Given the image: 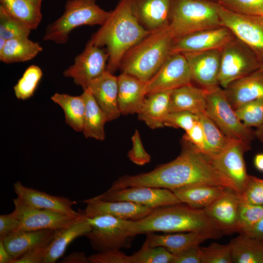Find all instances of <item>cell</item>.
Instances as JSON below:
<instances>
[{
  "label": "cell",
  "mask_w": 263,
  "mask_h": 263,
  "mask_svg": "<svg viewBox=\"0 0 263 263\" xmlns=\"http://www.w3.org/2000/svg\"><path fill=\"white\" fill-rule=\"evenodd\" d=\"M202 263H232L229 244L213 243L207 247H200Z\"/></svg>",
  "instance_id": "obj_42"
},
{
  "label": "cell",
  "mask_w": 263,
  "mask_h": 263,
  "mask_svg": "<svg viewBox=\"0 0 263 263\" xmlns=\"http://www.w3.org/2000/svg\"><path fill=\"white\" fill-rule=\"evenodd\" d=\"M172 91L155 92L146 95L137 113L138 119L151 129L164 127V120L169 113L170 97Z\"/></svg>",
  "instance_id": "obj_29"
},
{
  "label": "cell",
  "mask_w": 263,
  "mask_h": 263,
  "mask_svg": "<svg viewBox=\"0 0 263 263\" xmlns=\"http://www.w3.org/2000/svg\"><path fill=\"white\" fill-rule=\"evenodd\" d=\"M17 197L32 207L54 211L67 215L78 216L81 213L75 211L73 206L76 204L68 198L54 196L46 192L24 186L19 181L13 185Z\"/></svg>",
  "instance_id": "obj_22"
},
{
  "label": "cell",
  "mask_w": 263,
  "mask_h": 263,
  "mask_svg": "<svg viewBox=\"0 0 263 263\" xmlns=\"http://www.w3.org/2000/svg\"><path fill=\"white\" fill-rule=\"evenodd\" d=\"M19 221L13 211L7 214L0 215V240H3L9 234L18 229Z\"/></svg>",
  "instance_id": "obj_49"
},
{
  "label": "cell",
  "mask_w": 263,
  "mask_h": 263,
  "mask_svg": "<svg viewBox=\"0 0 263 263\" xmlns=\"http://www.w3.org/2000/svg\"><path fill=\"white\" fill-rule=\"evenodd\" d=\"M189 64L192 79L200 87L209 89L219 86L218 74L221 49L183 54Z\"/></svg>",
  "instance_id": "obj_19"
},
{
  "label": "cell",
  "mask_w": 263,
  "mask_h": 263,
  "mask_svg": "<svg viewBox=\"0 0 263 263\" xmlns=\"http://www.w3.org/2000/svg\"><path fill=\"white\" fill-rule=\"evenodd\" d=\"M206 91L191 83L172 91L169 112L187 111L197 115L206 113Z\"/></svg>",
  "instance_id": "obj_28"
},
{
  "label": "cell",
  "mask_w": 263,
  "mask_h": 263,
  "mask_svg": "<svg viewBox=\"0 0 263 263\" xmlns=\"http://www.w3.org/2000/svg\"><path fill=\"white\" fill-rule=\"evenodd\" d=\"M42 76V72L40 67L35 65L29 66L14 86L16 97L23 100L32 97Z\"/></svg>",
  "instance_id": "obj_37"
},
{
  "label": "cell",
  "mask_w": 263,
  "mask_h": 263,
  "mask_svg": "<svg viewBox=\"0 0 263 263\" xmlns=\"http://www.w3.org/2000/svg\"><path fill=\"white\" fill-rule=\"evenodd\" d=\"M146 239L150 246H162L174 255L194 246H198L205 241L217 238L225 233L219 229L185 232L165 233L157 234L150 232Z\"/></svg>",
  "instance_id": "obj_17"
},
{
  "label": "cell",
  "mask_w": 263,
  "mask_h": 263,
  "mask_svg": "<svg viewBox=\"0 0 263 263\" xmlns=\"http://www.w3.org/2000/svg\"><path fill=\"white\" fill-rule=\"evenodd\" d=\"M81 215L71 225L55 231L54 236L47 247L43 263L56 262L63 256L71 242L80 236H85L91 231V224Z\"/></svg>",
  "instance_id": "obj_26"
},
{
  "label": "cell",
  "mask_w": 263,
  "mask_h": 263,
  "mask_svg": "<svg viewBox=\"0 0 263 263\" xmlns=\"http://www.w3.org/2000/svg\"><path fill=\"white\" fill-rule=\"evenodd\" d=\"M132 0H120L105 23L94 33L90 43L106 46L109 54L107 70L113 73L131 48L151 32L145 29L134 16Z\"/></svg>",
  "instance_id": "obj_2"
},
{
  "label": "cell",
  "mask_w": 263,
  "mask_h": 263,
  "mask_svg": "<svg viewBox=\"0 0 263 263\" xmlns=\"http://www.w3.org/2000/svg\"><path fill=\"white\" fill-rule=\"evenodd\" d=\"M250 149L249 144L229 140L224 150L208 158L215 169L231 183L239 195L244 191L249 175L246 172L244 155Z\"/></svg>",
  "instance_id": "obj_11"
},
{
  "label": "cell",
  "mask_w": 263,
  "mask_h": 263,
  "mask_svg": "<svg viewBox=\"0 0 263 263\" xmlns=\"http://www.w3.org/2000/svg\"><path fill=\"white\" fill-rule=\"evenodd\" d=\"M96 0H68L63 14L46 27L43 39L64 44L75 28L82 25H103L111 11L101 8Z\"/></svg>",
  "instance_id": "obj_6"
},
{
  "label": "cell",
  "mask_w": 263,
  "mask_h": 263,
  "mask_svg": "<svg viewBox=\"0 0 263 263\" xmlns=\"http://www.w3.org/2000/svg\"><path fill=\"white\" fill-rule=\"evenodd\" d=\"M253 132L254 136L260 142L263 143V123Z\"/></svg>",
  "instance_id": "obj_56"
},
{
  "label": "cell",
  "mask_w": 263,
  "mask_h": 263,
  "mask_svg": "<svg viewBox=\"0 0 263 263\" xmlns=\"http://www.w3.org/2000/svg\"><path fill=\"white\" fill-rule=\"evenodd\" d=\"M88 89L106 116L108 121L117 119L121 113L118 102V78L107 70L92 80Z\"/></svg>",
  "instance_id": "obj_21"
},
{
  "label": "cell",
  "mask_w": 263,
  "mask_h": 263,
  "mask_svg": "<svg viewBox=\"0 0 263 263\" xmlns=\"http://www.w3.org/2000/svg\"><path fill=\"white\" fill-rule=\"evenodd\" d=\"M32 29L9 14L0 5V37L6 40L29 37Z\"/></svg>",
  "instance_id": "obj_39"
},
{
  "label": "cell",
  "mask_w": 263,
  "mask_h": 263,
  "mask_svg": "<svg viewBox=\"0 0 263 263\" xmlns=\"http://www.w3.org/2000/svg\"><path fill=\"white\" fill-rule=\"evenodd\" d=\"M262 63L255 54L234 36L221 49L218 82L223 89L259 70Z\"/></svg>",
  "instance_id": "obj_8"
},
{
  "label": "cell",
  "mask_w": 263,
  "mask_h": 263,
  "mask_svg": "<svg viewBox=\"0 0 263 263\" xmlns=\"http://www.w3.org/2000/svg\"><path fill=\"white\" fill-rule=\"evenodd\" d=\"M233 37L231 31L225 26L197 31L174 38L171 54L221 49Z\"/></svg>",
  "instance_id": "obj_16"
},
{
  "label": "cell",
  "mask_w": 263,
  "mask_h": 263,
  "mask_svg": "<svg viewBox=\"0 0 263 263\" xmlns=\"http://www.w3.org/2000/svg\"><path fill=\"white\" fill-rule=\"evenodd\" d=\"M184 139L197 148L200 152L207 156V145L202 126L199 121L189 130L185 132Z\"/></svg>",
  "instance_id": "obj_48"
},
{
  "label": "cell",
  "mask_w": 263,
  "mask_h": 263,
  "mask_svg": "<svg viewBox=\"0 0 263 263\" xmlns=\"http://www.w3.org/2000/svg\"><path fill=\"white\" fill-rule=\"evenodd\" d=\"M174 255L162 246H150L146 240L141 248L130 256L131 263H172Z\"/></svg>",
  "instance_id": "obj_38"
},
{
  "label": "cell",
  "mask_w": 263,
  "mask_h": 263,
  "mask_svg": "<svg viewBox=\"0 0 263 263\" xmlns=\"http://www.w3.org/2000/svg\"><path fill=\"white\" fill-rule=\"evenodd\" d=\"M204 132L208 158H211L220 153L228 144L229 140L222 132L213 121L207 114L198 115Z\"/></svg>",
  "instance_id": "obj_36"
},
{
  "label": "cell",
  "mask_w": 263,
  "mask_h": 263,
  "mask_svg": "<svg viewBox=\"0 0 263 263\" xmlns=\"http://www.w3.org/2000/svg\"><path fill=\"white\" fill-rule=\"evenodd\" d=\"M192 75L185 56L170 55L157 72L146 83V95L160 91H172L191 83Z\"/></svg>",
  "instance_id": "obj_13"
},
{
  "label": "cell",
  "mask_w": 263,
  "mask_h": 263,
  "mask_svg": "<svg viewBox=\"0 0 263 263\" xmlns=\"http://www.w3.org/2000/svg\"><path fill=\"white\" fill-rule=\"evenodd\" d=\"M228 189L221 186L196 184L182 187L172 191L181 203L194 208L203 209L210 205Z\"/></svg>",
  "instance_id": "obj_30"
},
{
  "label": "cell",
  "mask_w": 263,
  "mask_h": 263,
  "mask_svg": "<svg viewBox=\"0 0 263 263\" xmlns=\"http://www.w3.org/2000/svg\"><path fill=\"white\" fill-rule=\"evenodd\" d=\"M173 0H132L133 14L145 29L153 32L169 27Z\"/></svg>",
  "instance_id": "obj_20"
},
{
  "label": "cell",
  "mask_w": 263,
  "mask_h": 263,
  "mask_svg": "<svg viewBox=\"0 0 263 263\" xmlns=\"http://www.w3.org/2000/svg\"><path fill=\"white\" fill-rule=\"evenodd\" d=\"M255 168L259 171L263 172V153H261L255 155L254 159Z\"/></svg>",
  "instance_id": "obj_55"
},
{
  "label": "cell",
  "mask_w": 263,
  "mask_h": 263,
  "mask_svg": "<svg viewBox=\"0 0 263 263\" xmlns=\"http://www.w3.org/2000/svg\"><path fill=\"white\" fill-rule=\"evenodd\" d=\"M219 3L207 0H173L169 30L174 38L223 26Z\"/></svg>",
  "instance_id": "obj_5"
},
{
  "label": "cell",
  "mask_w": 263,
  "mask_h": 263,
  "mask_svg": "<svg viewBox=\"0 0 263 263\" xmlns=\"http://www.w3.org/2000/svg\"><path fill=\"white\" fill-rule=\"evenodd\" d=\"M239 196L241 201L263 206V179L249 175L246 186Z\"/></svg>",
  "instance_id": "obj_44"
},
{
  "label": "cell",
  "mask_w": 263,
  "mask_h": 263,
  "mask_svg": "<svg viewBox=\"0 0 263 263\" xmlns=\"http://www.w3.org/2000/svg\"><path fill=\"white\" fill-rule=\"evenodd\" d=\"M51 99L63 110L66 123L75 132H82L85 108L82 94L73 96L56 93Z\"/></svg>",
  "instance_id": "obj_34"
},
{
  "label": "cell",
  "mask_w": 263,
  "mask_h": 263,
  "mask_svg": "<svg viewBox=\"0 0 263 263\" xmlns=\"http://www.w3.org/2000/svg\"><path fill=\"white\" fill-rule=\"evenodd\" d=\"M59 263H89L88 257L82 252H74L63 258Z\"/></svg>",
  "instance_id": "obj_52"
},
{
  "label": "cell",
  "mask_w": 263,
  "mask_h": 263,
  "mask_svg": "<svg viewBox=\"0 0 263 263\" xmlns=\"http://www.w3.org/2000/svg\"><path fill=\"white\" fill-rule=\"evenodd\" d=\"M235 111L245 126L257 128L263 123V98L248 102Z\"/></svg>",
  "instance_id": "obj_40"
},
{
  "label": "cell",
  "mask_w": 263,
  "mask_h": 263,
  "mask_svg": "<svg viewBox=\"0 0 263 263\" xmlns=\"http://www.w3.org/2000/svg\"><path fill=\"white\" fill-rule=\"evenodd\" d=\"M48 245L33 249L11 263H43Z\"/></svg>",
  "instance_id": "obj_51"
},
{
  "label": "cell",
  "mask_w": 263,
  "mask_h": 263,
  "mask_svg": "<svg viewBox=\"0 0 263 263\" xmlns=\"http://www.w3.org/2000/svg\"><path fill=\"white\" fill-rule=\"evenodd\" d=\"M55 231H17L9 234L2 240L6 249L15 260L33 249L48 245Z\"/></svg>",
  "instance_id": "obj_27"
},
{
  "label": "cell",
  "mask_w": 263,
  "mask_h": 263,
  "mask_svg": "<svg viewBox=\"0 0 263 263\" xmlns=\"http://www.w3.org/2000/svg\"><path fill=\"white\" fill-rule=\"evenodd\" d=\"M91 263H131L130 256L118 249H111L88 256Z\"/></svg>",
  "instance_id": "obj_47"
},
{
  "label": "cell",
  "mask_w": 263,
  "mask_h": 263,
  "mask_svg": "<svg viewBox=\"0 0 263 263\" xmlns=\"http://www.w3.org/2000/svg\"><path fill=\"white\" fill-rule=\"evenodd\" d=\"M96 197L103 201H128L153 208L181 203L169 189L147 186L108 189Z\"/></svg>",
  "instance_id": "obj_15"
},
{
  "label": "cell",
  "mask_w": 263,
  "mask_h": 263,
  "mask_svg": "<svg viewBox=\"0 0 263 263\" xmlns=\"http://www.w3.org/2000/svg\"><path fill=\"white\" fill-rule=\"evenodd\" d=\"M1 6L9 14L36 29L42 19L41 8L30 0H0Z\"/></svg>",
  "instance_id": "obj_35"
},
{
  "label": "cell",
  "mask_w": 263,
  "mask_h": 263,
  "mask_svg": "<svg viewBox=\"0 0 263 263\" xmlns=\"http://www.w3.org/2000/svg\"><path fill=\"white\" fill-rule=\"evenodd\" d=\"M131 139L132 146L127 154L129 159L133 163L139 166H143L150 163L151 157L145 150L139 132L137 130H135Z\"/></svg>",
  "instance_id": "obj_46"
},
{
  "label": "cell",
  "mask_w": 263,
  "mask_h": 263,
  "mask_svg": "<svg viewBox=\"0 0 263 263\" xmlns=\"http://www.w3.org/2000/svg\"></svg>",
  "instance_id": "obj_60"
},
{
  "label": "cell",
  "mask_w": 263,
  "mask_h": 263,
  "mask_svg": "<svg viewBox=\"0 0 263 263\" xmlns=\"http://www.w3.org/2000/svg\"><path fill=\"white\" fill-rule=\"evenodd\" d=\"M182 143L181 152L175 159L148 172L121 176L109 189L147 186L172 190L188 185L206 184L223 186L234 191L231 183L207 156L188 141L182 139Z\"/></svg>",
  "instance_id": "obj_1"
},
{
  "label": "cell",
  "mask_w": 263,
  "mask_h": 263,
  "mask_svg": "<svg viewBox=\"0 0 263 263\" xmlns=\"http://www.w3.org/2000/svg\"><path fill=\"white\" fill-rule=\"evenodd\" d=\"M14 258L6 249L2 240H0V263H11Z\"/></svg>",
  "instance_id": "obj_54"
},
{
  "label": "cell",
  "mask_w": 263,
  "mask_h": 263,
  "mask_svg": "<svg viewBox=\"0 0 263 263\" xmlns=\"http://www.w3.org/2000/svg\"><path fill=\"white\" fill-rule=\"evenodd\" d=\"M198 120V115L187 111L169 112L164 120V126L181 128L187 132Z\"/></svg>",
  "instance_id": "obj_45"
},
{
  "label": "cell",
  "mask_w": 263,
  "mask_h": 263,
  "mask_svg": "<svg viewBox=\"0 0 263 263\" xmlns=\"http://www.w3.org/2000/svg\"><path fill=\"white\" fill-rule=\"evenodd\" d=\"M42 49L38 42L28 37L8 39L0 53V60L7 64L27 61L34 58Z\"/></svg>",
  "instance_id": "obj_33"
},
{
  "label": "cell",
  "mask_w": 263,
  "mask_h": 263,
  "mask_svg": "<svg viewBox=\"0 0 263 263\" xmlns=\"http://www.w3.org/2000/svg\"><path fill=\"white\" fill-rule=\"evenodd\" d=\"M82 94L85 104L82 132L85 138L104 140V127L108 122L106 116L88 89L83 90Z\"/></svg>",
  "instance_id": "obj_31"
},
{
  "label": "cell",
  "mask_w": 263,
  "mask_h": 263,
  "mask_svg": "<svg viewBox=\"0 0 263 263\" xmlns=\"http://www.w3.org/2000/svg\"><path fill=\"white\" fill-rule=\"evenodd\" d=\"M172 263H202L199 245L174 255Z\"/></svg>",
  "instance_id": "obj_50"
},
{
  "label": "cell",
  "mask_w": 263,
  "mask_h": 263,
  "mask_svg": "<svg viewBox=\"0 0 263 263\" xmlns=\"http://www.w3.org/2000/svg\"><path fill=\"white\" fill-rule=\"evenodd\" d=\"M223 7L237 13L263 16V0H217Z\"/></svg>",
  "instance_id": "obj_43"
},
{
  "label": "cell",
  "mask_w": 263,
  "mask_h": 263,
  "mask_svg": "<svg viewBox=\"0 0 263 263\" xmlns=\"http://www.w3.org/2000/svg\"><path fill=\"white\" fill-rule=\"evenodd\" d=\"M263 217V206L240 200L238 210L237 232H244L256 225Z\"/></svg>",
  "instance_id": "obj_41"
},
{
  "label": "cell",
  "mask_w": 263,
  "mask_h": 263,
  "mask_svg": "<svg viewBox=\"0 0 263 263\" xmlns=\"http://www.w3.org/2000/svg\"><path fill=\"white\" fill-rule=\"evenodd\" d=\"M38 7L41 8V2L42 0H30Z\"/></svg>",
  "instance_id": "obj_58"
},
{
  "label": "cell",
  "mask_w": 263,
  "mask_h": 263,
  "mask_svg": "<svg viewBox=\"0 0 263 263\" xmlns=\"http://www.w3.org/2000/svg\"><path fill=\"white\" fill-rule=\"evenodd\" d=\"M182 203L156 208L143 219L129 220L130 231L136 236L155 232L176 233L220 230L203 209Z\"/></svg>",
  "instance_id": "obj_3"
},
{
  "label": "cell",
  "mask_w": 263,
  "mask_h": 263,
  "mask_svg": "<svg viewBox=\"0 0 263 263\" xmlns=\"http://www.w3.org/2000/svg\"><path fill=\"white\" fill-rule=\"evenodd\" d=\"M206 91L207 114L229 140L250 145L254 138L251 128L245 126L237 115L224 92L219 86Z\"/></svg>",
  "instance_id": "obj_7"
},
{
  "label": "cell",
  "mask_w": 263,
  "mask_h": 263,
  "mask_svg": "<svg viewBox=\"0 0 263 263\" xmlns=\"http://www.w3.org/2000/svg\"><path fill=\"white\" fill-rule=\"evenodd\" d=\"M109 54L106 50L88 42L83 51L74 59L73 64L63 73L83 90L89 83L107 70Z\"/></svg>",
  "instance_id": "obj_14"
},
{
  "label": "cell",
  "mask_w": 263,
  "mask_h": 263,
  "mask_svg": "<svg viewBox=\"0 0 263 263\" xmlns=\"http://www.w3.org/2000/svg\"><path fill=\"white\" fill-rule=\"evenodd\" d=\"M85 218L92 229L85 236L97 252L129 247L135 236L129 230V220L108 215Z\"/></svg>",
  "instance_id": "obj_9"
},
{
  "label": "cell",
  "mask_w": 263,
  "mask_h": 263,
  "mask_svg": "<svg viewBox=\"0 0 263 263\" xmlns=\"http://www.w3.org/2000/svg\"><path fill=\"white\" fill-rule=\"evenodd\" d=\"M6 41L7 40L6 39L0 37V53L3 50Z\"/></svg>",
  "instance_id": "obj_57"
},
{
  "label": "cell",
  "mask_w": 263,
  "mask_h": 263,
  "mask_svg": "<svg viewBox=\"0 0 263 263\" xmlns=\"http://www.w3.org/2000/svg\"><path fill=\"white\" fill-rule=\"evenodd\" d=\"M229 244L232 263H263V242L241 233Z\"/></svg>",
  "instance_id": "obj_32"
},
{
  "label": "cell",
  "mask_w": 263,
  "mask_h": 263,
  "mask_svg": "<svg viewBox=\"0 0 263 263\" xmlns=\"http://www.w3.org/2000/svg\"><path fill=\"white\" fill-rule=\"evenodd\" d=\"M168 27L151 32L129 50L120 64L122 72L148 82L171 54L174 38Z\"/></svg>",
  "instance_id": "obj_4"
},
{
  "label": "cell",
  "mask_w": 263,
  "mask_h": 263,
  "mask_svg": "<svg viewBox=\"0 0 263 263\" xmlns=\"http://www.w3.org/2000/svg\"><path fill=\"white\" fill-rule=\"evenodd\" d=\"M13 203L15 207L13 212L19 221L16 231L56 230L71 225L82 215L81 214L78 216H71L54 211L36 208L26 205L18 197L13 200Z\"/></svg>",
  "instance_id": "obj_12"
},
{
  "label": "cell",
  "mask_w": 263,
  "mask_h": 263,
  "mask_svg": "<svg viewBox=\"0 0 263 263\" xmlns=\"http://www.w3.org/2000/svg\"><path fill=\"white\" fill-rule=\"evenodd\" d=\"M117 78L118 102L121 114L137 113L147 95L146 82L123 72Z\"/></svg>",
  "instance_id": "obj_25"
},
{
  "label": "cell",
  "mask_w": 263,
  "mask_h": 263,
  "mask_svg": "<svg viewBox=\"0 0 263 263\" xmlns=\"http://www.w3.org/2000/svg\"><path fill=\"white\" fill-rule=\"evenodd\" d=\"M240 202L239 195L233 190L228 189L203 209L218 228L225 234L237 232Z\"/></svg>",
  "instance_id": "obj_23"
},
{
  "label": "cell",
  "mask_w": 263,
  "mask_h": 263,
  "mask_svg": "<svg viewBox=\"0 0 263 263\" xmlns=\"http://www.w3.org/2000/svg\"><path fill=\"white\" fill-rule=\"evenodd\" d=\"M234 110L253 100L263 98V71L260 69L231 83L224 89Z\"/></svg>",
  "instance_id": "obj_24"
},
{
  "label": "cell",
  "mask_w": 263,
  "mask_h": 263,
  "mask_svg": "<svg viewBox=\"0 0 263 263\" xmlns=\"http://www.w3.org/2000/svg\"><path fill=\"white\" fill-rule=\"evenodd\" d=\"M86 204L81 213L86 218L111 215L126 220H138L150 214L154 208L128 201H105L96 196L83 201Z\"/></svg>",
  "instance_id": "obj_18"
},
{
  "label": "cell",
  "mask_w": 263,
  "mask_h": 263,
  "mask_svg": "<svg viewBox=\"0 0 263 263\" xmlns=\"http://www.w3.org/2000/svg\"><path fill=\"white\" fill-rule=\"evenodd\" d=\"M260 70H262L263 71V64L261 66V68H260Z\"/></svg>",
  "instance_id": "obj_59"
},
{
  "label": "cell",
  "mask_w": 263,
  "mask_h": 263,
  "mask_svg": "<svg viewBox=\"0 0 263 263\" xmlns=\"http://www.w3.org/2000/svg\"><path fill=\"white\" fill-rule=\"evenodd\" d=\"M218 12L223 26L246 45L263 64V16L237 13L219 3Z\"/></svg>",
  "instance_id": "obj_10"
},
{
  "label": "cell",
  "mask_w": 263,
  "mask_h": 263,
  "mask_svg": "<svg viewBox=\"0 0 263 263\" xmlns=\"http://www.w3.org/2000/svg\"><path fill=\"white\" fill-rule=\"evenodd\" d=\"M242 233L245 234L251 237L263 242V217L253 227Z\"/></svg>",
  "instance_id": "obj_53"
}]
</instances>
